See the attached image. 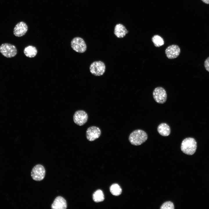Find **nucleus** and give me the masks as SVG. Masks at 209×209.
I'll use <instances>...</instances> for the list:
<instances>
[{
  "mask_svg": "<svg viewBox=\"0 0 209 209\" xmlns=\"http://www.w3.org/2000/svg\"><path fill=\"white\" fill-rule=\"evenodd\" d=\"M147 138V135L145 131L141 129H137L130 134L129 140L132 145L138 146L145 142Z\"/></svg>",
  "mask_w": 209,
  "mask_h": 209,
  "instance_id": "nucleus-1",
  "label": "nucleus"
},
{
  "mask_svg": "<svg viewBox=\"0 0 209 209\" xmlns=\"http://www.w3.org/2000/svg\"><path fill=\"white\" fill-rule=\"evenodd\" d=\"M197 147L195 140L192 138H187L182 141L181 149L184 153L188 155H192L195 152Z\"/></svg>",
  "mask_w": 209,
  "mask_h": 209,
  "instance_id": "nucleus-2",
  "label": "nucleus"
},
{
  "mask_svg": "<svg viewBox=\"0 0 209 209\" xmlns=\"http://www.w3.org/2000/svg\"><path fill=\"white\" fill-rule=\"evenodd\" d=\"M0 52L7 58H11L15 56L17 53L16 47L10 44L5 43L0 46Z\"/></svg>",
  "mask_w": 209,
  "mask_h": 209,
  "instance_id": "nucleus-3",
  "label": "nucleus"
},
{
  "mask_svg": "<svg viewBox=\"0 0 209 209\" xmlns=\"http://www.w3.org/2000/svg\"><path fill=\"white\" fill-rule=\"evenodd\" d=\"M106 69L105 63L101 61H96L90 65L89 69L91 73L96 76H100L103 74Z\"/></svg>",
  "mask_w": 209,
  "mask_h": 209,
  "instance_id": "nucleus-4",
  "label": "nucleus"
},
{
  "mask_svg": "<svg viewBox=\"0 0 209 209\" xmlns=\"http://www.w3.org/2000/svg\"><path fill=\"white\" fill-rule=\"evenodd\" d=\"M71 46L74 51L80 53L84 52L87 49V46L84 41L79 37H74L72 39Z\"/></svg>",
  "mask_w": 209,
  "mask_h": 209,
  "instance_id": "nucleus-5",
  "label": "nucleus"
},
{
  "mask_svg": "<svg viewBox=\"0 0 209 209\" xmlns=\"http://www.w3.org/2000/svg\"><path fill=\"white\" fill-rule=\"evenodd\" d=\"M153 98L157 103L162 104L165 102L167 99V94L165 90L162 87L156 88L153 92Z\"/></svg>",
  "mask_w": 209,
  "mask_h": 209,
  "instance_id": "nucleus-6",
  "label": "nucleus"
},
{
  "mask_svg": "<svg viewBox=\"0 0 209 209\" xmlns=\"http://www.w3.org/2000/svg\"><path fill=\"white\" fill-rule=\"evenodd\" d=\"M46 171L44 167L38 164L35 166L32 169L31 175L32 179L36 181H39L44 178Z\"/></svg>",
  "mask_w": 209,
  "mask_h": 209,
  "instance_id": "nucleus-7",
  "label": "nucleus"
},
{
  "mask_svg": "<svg viewBox=\"0 0 209 209\" xmlns=\"http://www.w3.org/2000/svg\"><path fill=\"white\" fill-rule=\"evenodd\" d=\"M88 116L87 113L82 110L76 111L73 116V120L76 124L82 126L87 122Z\"/></svg>",
  "mask_w": 209,
  "mask_h": 209,
  "instance_id": "nucleus-8",
  "label": "nucleus"
},
{
  "mask_svg": "<svg viewBox=\"0 0 209 209\" xmlns=\"http://www.w3.org/2000/svg\"><path fill=\"white\" fill-rule=\"evenodd\" d=\"M101 134L100 129L95 126H92L88 127L86 132L87 138L90 141H93L98 138Z\"/></svg>",
  "mask_w": 209,
  "mask_h": 209,
  "instance_id": "nucleus-9",
  "label": "nucleus"
},
{
  "mask_svg": "<svg viewBox=\"0 0 209 209\" xmlns=\"http://www.w3.org/2000/svg\"><path fill=\"white\" fill-rule=\"evenodd\" d=\"M181 52L180 49L176 45H172L168 46L165 50L166 57L169 59H173L177 57Z\"/></svg>",
  "mask_w": 209,
  "mask_h": 209,
  "instance_id": "nucleus-10",
  "label": "nucleus"
},
{
  "mask_svg": "<svg viewBox=\"0 0 209 209\" xmlns=\"http://www.w3.org/2000/svg\"><path fill=\"white\" fill-rule=\"evenodd\" d=\"M28 30V27L26 24L23 21L18 23L14 28L13 34L17 37H21L24 35Z\"/></svg>",
  "mask_w": 209,
  "mask_h": 209,
  "instance_id": "nucleus-11",
  "label": "nucleus"
},
{
  "mask_svg": "<svg viewBox=\"0 0 209 209\" xmlns=\"http://www.w3.org/2000/svg\"><path fill=\"white\" fill-rule=\"evenodd\" d=\"M67 205L66 200L62 197L59 196L55 199L51 206L52 209H66Z\"/></svg>",
  "mask_w": 209,
  "mask_h": 209,
  "instance_id": "nucleus-12",
  "label": "nucleus"
},
{
  "mask_svg": "<svg viewBox=\"0 0 209 209\" xmlns=\"http://www.w3.org/2000/svg\"><path fill=\"white\" fill-rule=\"evenodd\" d=\"M128 33V31L127 30L125 27L121 24H117L114 27V33L118 38H123Z\"/></svg>",
  "mask_w": 209,
  "mask_h": 209,
  "instance_id": "nucleus-13",
  "label": "nucleus"
},
{
  "mask_svg": "<svg viewBox=\"0 0 209 209\" xmlns=\"http://www.w3.org/2000/svg\"><path fill=\"white\" fill-rule=\"evenodd\" d=\"M157 131L161 135L166 136H169L171 132V129L169 125L165 123L160 124L158 127Z\"/></svg>",
  "mask_w": 209,
  "mask_h": 209,
  "instance_id": "nucleus-14",
  "label": "nucleus"
},
{
  "mask_svg": "<svg viewBox=\"0 0 209 209\" xmlns=\"http://www.w3.org/2000/svg\"><path fill=\"white\" fill-rule=\"evenodd\" d=\"M37 52V50L36 47L30 45L25 47L24 50L25 55L29 58L35 57L36 55Z\"/></svg>",
  "mask_w": 209,
  "mask_h": 209,
  "instance_id": "nucleus-15",
  "label": "nucleus"
},
{
  "mask_svg": "<svg viewBox=\"0 0 209 209\" xmlns=\"http://www.w3.org/2000/svg\"><path fill=\"white\" fill-rule=\"evenodd\" d=\"M93 199L96 202L103 201L104 200V196L102 191L100 190H96L93 194Z\"/></svg>",
  "mask_w": 209,
  "mask_h": 209,
  "instance_id": "nucleus-16",
  "label": "nucleus"
},
{
  "mask_svg": "<svg viewBox=\"0 0 209 209\" xmlns=\"http://www.w3.org/2000/svg\"><path fill=\"white\" fill-rule=\"evenodd\" d=\"M110 191L112 194L115 196L120 195L122 192V190L120 186L117 184H112L110 188Z\"/></svg>",
  "mask_w": 209,
  "mask_h": 209,
  "instance_id": "nucleus-17",
  "label": "nucleus"
},
{
  "mask_svg": "<svg viewBox=\"0 0 209 209\" xmlns=\"http://www.w3.org/2000/svg\"><path fill=\"white\" fill-rule=\"evenodd\" d=\"M152 40L154 45L156 47H160L163 45L164 43L163 39L158 35L154 36Z\"/></svg>",
  "mask_w": 209,
  "mask_h": 209,
  "instance_id": "nucleus-18",
  "label": "nucleus"
},
{
  "mask_svg": "<svg viewBox=\"0 0 209 209\" xmlns=\"http://www.w3.org/2000/svg\"><path fill=\"white\" fill-rule=\"evenodd\" d=\"M174 208L173 203L170 201L164 203L160 208V209H174Z\"/></svg>",
  "mask_w": 209,
  "mask_h": 209,
  "instance_id": "nucleus-19",
  "label": "nucleus"
},
{
  "mask_svg": "<svg viewBox=\"0 0 209 209\" xmlns=\"http://www.w3.org/2000/svg\"><path fill=\"white\" fill-rule=\"evenodd\" d=\"M204 66L206 69L209 72V57L205 60L204 62Z\"/></svg>",
  "mask_w": 209,
  "mask_h": 209,
  "instance_id": "nucleus-20",
  "label": "nucleus"
},
{
  "mask_svg": "<svg viewBox=\"0 0 209 209\" xmlns=\"http://www.w3.org/2000/svg\"><path fill=\"white\" fill-rule=\"evenodd\" d=\"M204 3L208 4H209V0H201Z\"/></svg>",
  "mask_w": 209,
  "mask_h": 209,
  "instance_id": "nucleus-21",
  "label": "nucleus"
}]
</instances>
